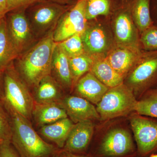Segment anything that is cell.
I'll return each mask as SVG.
<instances>
[{
	"mask_svg": "<svg viewBox=\"0 0 157 157\" xmlns=\"http://www.w3.org/2000/svg\"><path fill=\"white\" fill-rule=\"evenodd\" d=\"M12 128L9 113L0 99V143L11 142Z\"/></svg>",
	"mask_w": 157,
	"mask_h": 157,
	"instance_id": "28",
	"label": "cell"
},
{
	"mask_svg": "<svg viewBox=\"0 0 157 157\" xmlns=\"http://www.w3.org/2000/svg\"><path fill=\"white\" fill-rule=\"evenodd\" d=\"M74 123L69 118L41 127L40 135L53 142L59 148H63Z\"/></svg>",
	"mask_w": 157,
	"mask_h": 157,
	"instance_id": "19",
	"label": "cell"
},
{
	"mask_svg": "<svg viewBox=\"0 0 157 157\" xmlns=\"http://www.w3.org/2000/svg\"><path fill=\"white\" fill-rule=\"evenodd\" d=\"M130 122L141 155L157 150V122L137 114L130 118Z\"/></svg>",
	"mask_w": 157,
	"mask_h": 157,
	"instance_id": "9",
	"label": "cell"
},
{
	"mask_svg": "<svg viewBox=\"0 0 157 157\" xmlns=\"http://www.w3.org/2000/svg\"><path fill=\"white\" fill-rule=\"evenodd\" d=\"M18 56L9 36L6 17L0 19V71L4 72Z\"/></svg>",
	"mask_w": 157,
	"mask_h": 157,
	"instance_id": "21",
	"label": "cell"
},
{
	"mask_svg": "<svg viewBox=\"0 0 157 157\" xmlns=\"http://www.w3.org/2000/svg\"><path fill=\"white\" fill-rule=\"evenodd\" d=\"M67 117L66 110L59 103L34 104L32 118L39 126L52 124Z\"/></svg>",
	"mask_w": 157,
	"mask_h": 157,
	"instance_id": "18",
	"label": "cell"
},
{
	"mask_svg": "<svg viewBox=\"0 0 157 157\" xmlns=\"http://www.w3.org/2000/svg\"><path fill=\"white\" fill-rule=\"evenodd\" d=\"M0 99L5 105L31 121L34 102L29 86L17 72L14 62L4 72V88Z\"/></svg>",
	"mask_w": 157,
	"mask_h": 157,
	"instance_id": "3",
	"label": "cell"
},
{
	"mask_svg": "<svg viewBox=\"0 0 157 157\" xmlns=\"http://www.w3.org/2000/svg\"><path fill=\"white\" fill-rule=\"evenodd\" d=\"M94 60L85 53L77 56L69 58V63L73 82V88L82 76L90 71Z\"/></svg>",
	"mask_w": 157,
	"mask_h": 157,
	"instance_id": "24",
	"label": "cell"
},
{
	"mask_svg": "<svg viewBox=\"0 0 157 157\" xmlns=\"http://www.w3.org/2000/svg\"><path fill=\"white\" fill-rule=\"evenodd\" d=\"M59 156L60 157H84L74 154V153H72L68 152L65 151L62 152Z\"/></svg>",
	"mask_w": 157,
	"mask_h": 157,
	"instance_id": "33",
	"label": "cell"
},
{
	"mask_svg": "<svg viewBox=\"0 0 157 157\" xmlns=\"http://www.w3.org/2000/svg\"><path fill=\"white\" fill-rule=\"evenodd\" d=\"M9 12L8 1L0 0V19L6 17Z\"/></svg>",
	"mask_w": 157,
	"mask_h": 157,
	"instance_id": "32",
	"label": "cell"
},
{
	"mask_svg": "<svg viewBox=\"0 0 157 157\" xmlns=\"http://www.w3.org/2000/svg\"><path fill=\"white\" fill-rule=\"evenodd\" d=\"M49 1L59 3V4H61V5H68V4H70L71 2L74 1V0H49ZM77 1H78V0H77Z\"/></svg>",
	"mask_w": 157,
	"mask_h": 157,
	"instance_id": "35",
	"label": "cell"
},
{
	"mask_svg": "<svg viewBox=\"0 0 157 157\" xmlns=\"http://www.w3.org/2000/svg\"><path fill=\"white\" fill-rule=\"evenodd\" d=\"M9 36L19 56L36 43L25 10L10 11L6 16Z\"/></svg>",
	"mask_w": 157,
	"mask_h": 157,
	"instance_id": "6",
	"label": "cell"
},
{
	"mask_svg": "<svg viewBox=\"0 0 157 157\" xmlns=\"http://www.w3.org/2000/svg\"><path fill=\"white\" fill-rule=\"evenodd\" d=\"M110 3L109 0H87L86 7V17L87 21L100 15L109 14Z\"/></svg>",
	"mask_w": 157,
	"mask_h": 157,
	"instance_id": "26",
	"label": "cell"
},
{
	"mask_svg": "<svg viewBox=\"0 0 157 157\" xmlns=\"http://www.w3.org/2000/svg\"><path fill=\"white\" fill-rule=\"evenodd\" d=\"M133 15L136 26L140 33L151 26L149 0H136L133 7Z\"/></svg>",
	"mask_w": 157,
	"mask_h": 157,
	"instance_id": "23",
	"label": "cell"
},
{
	"mask_svg": "<svg viewBox=\"0 0 157 157\" xmlns=\"http://www.w3.org/2000/svg\"><path fill=\"white\" fill-rule=\"evenodd\" d=\"M51 75L63 89H73V78L69 57L58 43H56L54 49Z\"/></svg>",
	"mask_w": 157,
	"mask_h": 157,
	"instance_id": "15",
	"label": "cell"
},
{
	"mask_svg": "<svg viewBox=\"0 0 157 157\" xmlns=\"http://www.w3.org/2000/svg\"><path fill=\"white\" fill-rule=\"evenodd\" d=\"M0 157H20L11 142L0 143Z\"/></svg>",
	"mask_w": 157,
	"mask_h": 157,
	"instance_id": "31",
	"label": "cell"
},
{
	"mask_svg": "<svg viewBox=\"0 0 157 157\" xmlns=\"http://www.w3.org/2000/svg\"><path fill=\"white\" fill-rule=\"evenodd\" d=\"M150 157H157V154H152L151 155Z\"/></svg>",
	"mask_w": 157,
	"mask_h": 157,
	"instance_id": "36",
	"label": "cell"
},
{
	"mask_svg": "<svg viewBox=\"0 0 157 157\" xmlns=\"http://www.w3.org/2000/svg\"><path fill=\"white\" fill-rule=\"evenodd\" d=\"M87 0H78L61 17L53 32L54 41L63 42L77 34H82L87 29L85 11Z\"/></svg>",
	"mask_w": 157,
	"mask_h": 157,
	"instance_id": "7",
	"label": "cell"
},
{
	"mask_svg": "<svg viewBox=\"0 0 157 157\" xmlns=\"http://www.w3.org/2000/svg\"><path fill=\"white\" fill-rule=\"evenodd\" d=\"M114 33L120 46L138 48L137 32L128 14L121 13L117 16L114 24Z\"/></svg>",
	"mask_w": 157,
	"mask_h": 157,
	"instance_id": "17",
	"label": "cell"
},
{
	"mask_svg": "<svg viewBox=\"0 0 157 157\" xmlns=\"http://www.w3.org/2000/svg\"><path fill=\"white\" fill-rule=\"evenodd\" d=\"M71 7L42 0L26 9V14L37 41L53 33L61 17Z\"/></svg>",
	"mask_w": 157,
	"mask_h": 157,
	"instance_id": "4",
	"label": "cell"
},
{
	"mask_svg": "<svg viewBox=\"0 0 157 157\" xmlns=\"http://www.w3.org/2000/svg\"><path fill=\"white\" fill-rule=\"evenodd\" d=\"M9 12L25 10L42 0H7Z\"/></svg>",
	"mask_w": 157,
	"mask_h": 157,
	"instance_id": "30",
	"label": "cell"
},
{
	"mask_svg": "<svg viewBox=\"0 0 157 157\" xmlns=\"http://www.w3.org/2000/svg\"><path fill=\"white\" fill-rule=\"evenodd\" d=\"M53 33L40 39L16 59L14 67L29 87L35 88L42 78L51 75L54 49L56 44Z\"/></svg>",
	"mask_w": 157,
	"mask_h": 157,
	"instance_id": "1",
	"label": "cell"
},
{
	"mask_svg": "<svg viewBox=\"0 0 157 157\" xmlns=\"http://www.w3.org/2000/svg\"><path fill=\"white\" fill-rule=\"evenodd\" d=\"M135 146L131 134L122 128L110 130L105 135L100 145V152L104 156H124L132 153Z\"/></svg>",
	"mask_w": 157,
	"mask_h": 157,
	"instance_id": "10",
	"label": "cell"
},
{
	"mask_svg": "<svg viewBox=\"0 0 157 157\" xmlns=\"http://www.w3.org/2000/svg\"><path fill=\"white\" fill-rule=\"evenodd\" d=\"M74 88L76 96L84 98L96 105L109 89L91 72L82 76Z\"/></svg>",
	"mask_w": 157,
	"mask_h": 157,
	"instance_id": "14",
	"label": "cell"
},
{
	"mask_svg": "<svg viewBox=\"0 0 157 157\" xmlns=\"http://www.w3.org/2000/svg\"><path fill=\"white\" fill-rule=\"evenodd\" d=\"M135 111L140 115L157 118V89L149 91L137 101Z\"/></svg>",
	"mask_w": 157,
	"mask_h": 157,
	"instance_id": "25",
	"label": "cell"
},
{
	"mask_svg": "<svg viewBox=\"0 0 157 157\" xmlns=\"http://www.w3.org/2000/svg\"><path fill=\"white\" fill-rule=\"evenodd\" d=\"M82 39L85 52L89 56L103 53L108 47L106 34L98 27L86 29L82 34Z\"/></svg>",
	"mask_w": 157,
	"mask_h": 157,
	"instance_id": "20",
	"label": "cell"
},
{
	"mask_svg": "<svg viewBox=\"0 0 157 157\" xmlns=\"http://www.w3.org/2000/svg\"><path fill=\"white\" fill-rule=\"evenodd\" d=\"M90 72L109 88L123 83L124 77L116 72L106 58L94 60Z\"/></svg>",
	"mask_w": 157,
	"mask_h": 157,
	"instance_id": "22",
	"label": "cell"
},
{
	"mask_svg": "<svg viewBox=\"0 0 157 157\" xmlns=\"http://www.w3.org/2000/svg\"><path fill=\"white\" fill-rule=\"evenodd\" d=\"M59 157V156H57V157Z\"/></svg>",
	"mask_w": 157,
	"mask_h": 157,
	"instance_id": "37",
	"label": "cell"
},
{
	"mask_svg": "<svg viewBox=\"0 0 157 157\" xmlns=\"http://www.w3.org/2000/svg\"><path fill=\"white\" fill-rule=\"evenodd\" d=\"M63 89L51 75L45 76L34 88V102L39 104L59 103L63 98Z\"/></svg>",
	"mask_w": 157,
	"mask_h": 157,
	"instance_id": "16",
	"label": "cell"
},
{
	"mask_svg": "<svg viewBox=\"0 0 157 157\" xmlns=\"http://www.w3.org/2000/svg\"><path fill=\"white\" fill-rule=\"evenodd\" d=\"M4 72L0 71V96L2 95L4 88Z\"/></svg>",
	"mask_w": 157,
	"mask_h": 157,
	"instance_id": "34",
	"label": "cell"
},
{
	"mask_svg": "<svg viewBox=\"0 0 157 157\" xmlns=\"http://www.w3.org/2000/svg\"><path fill=\"white\" fill-rule=\"evenodd\" d=\"M143 55L138 48L120 46L111 51L106 59L116 72L124 78Z\"/></svg>",
	"mask_w": 157,
	"mask_h": 157,
	"instance_id": "12",
	"label": "cell"
},
{
	"mask_svg": "<svg viewBox=\"0 0 157 157\" xmlns=\"http://www.w3.org/2000/svg\"><path fill=\"white\" fill-rule=\"evenodd\" d=\"M157 78V52L143 54L129 74L127 82L136 97L144 93Z\"/></svg>",
	"mask_w": 157,
	"mask_h": 157,
	"instance_id": "8",
	"label": "cell"
},
{
	"mask_svg": "<svg viewBox=\"0 0 157 157\" xmlns=\"http://www.w3.org/2000/svg\"><path fill=\"white\" fill-rule=\"evenodd\" d=\"M94 129V125L92 121L74 124L64 146V151L74 153L84 151L92 137Z\"/></svg>",
	"mask_w": 157,
	"mask_h": 157,
	"instance_id": "13",
	"label": "cell"
},
{
	"mask_svg": "<svg viewBox=\"0 0 157 157\" xmlns=\"http://www.w3.org/2000/svg\"><path fill=\"white\" fill-rule=\"evenodd\" d=\"M69 58L85 53L82 34H77L58 43Z\"/></svg>",
	"mask_w": 157,
	"mask_h": 157,
	"instance_id": "27",
	"label": "cell"
},
{
	"mask_svg": "<svg viewBox=\"0 0 157 157\" xmlns=\"http://www.w3.org/2000/svg\"><path fill=\"white\" fill-rule=\"evenodd\" d=\"M4 104L9 113L12 128L11 143L20 157H49L58 152L34 130L30 121Z\"/></svg>",
	"mask_w": 157,
	"mask_h": 157,
	"instance_id": "2",
	"label": "cell"
},
{
	"mask_svg": "<svg viewBox=\"0 0 157 157\" xmlns=\"http://www.w3.org/2000/svg\"><path fill=\"white\" fill-rule=\"evenodd\" d=\"M59 104L74 124L86 120H101L97 108L91 103L81 97L70 95L63 97Z\"/></svg>",
	"mask_w": 157,
	"mask_h": 157,
	"instance_id": "11",
	"label": "cell"
},
{
	"mask_svg": "<svg viewBox=\"0 0 157 157\" xmlns=\"http://www.w3.org/2000/svg\"><path fill=\"white\" fill-rule=\"evenodd\" d=\"M137 101L132 90L122 83L109 88L96 108L101 120H108L126 116L135 111Z\"/></svg>",
	"mask_w": 157,
	"mask_h": 157,
	"instance_id": "5",
	"label": "cell"
},
{
	"mask_svg": "<svg viewBox=\"0 0 157 157\" xmlns=\"http://www.w3.org/2000/svg\"><path fill=\"white\" fill-rule=\"evenodd\" d=\"M140 41L146 50H157V27H150L141 33Z\"/></svg>",
	"mask_w": 157,
	"mask_h": 157,
	"instance_id": "29",
	"label": "cell"
}]
</instances>
